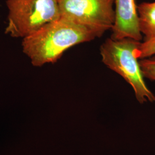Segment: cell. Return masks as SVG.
I'll list each match as a JSON object with an SVG mask.
<instances>
[{
  "label": "cell",
  "mask_w": 155,
  "mask_h": 155,
  "mask_svg": "<svg viewBox=\"0 0 155 155\" xmlns=\"http://www.w3.org/2000/svg\"><path fill=\"white\" fill-rule=\"evenodd\" d=\"M61 17L81 25L97 38L111 30L115 20L114 0H58Z\"/></svg>",
  "instance_id": "cell-4"
},
{
  "label": "cell",
  "mask_w": 155,
  "mask_h": 155,
  "mask_svg": "<svg viewBox=\"0 0 155 155\" xmlns=\"http://www.w3.org/2000/svg\"><path fill=\"white\" fill-rule=\"evenodd\" d=\"M155 55V38L144 39L141 43L139 50V59L148 58Z\"/></svg>",
  "instance_id": "cell-8"
},
{
  "label": "cell",
  "mask_w": 155,
  "mask_h": 155,
  "mask_svg": "<svg viewBox=\"0 0 155 155\" xmlns=\"http://www.w3.org/2000/svg\"><path fill=\"white\" fill-rule=\"evenodd\" d=\"M87 28L61 17L22 40V51L34 66L55 63L76 45L97 38Z\"/></svg>",
  "instance_id": "cell-1"
},
{
  "label": "cell",
  "mask_w": 155,
  "mask_h": 155,
  "mask_svg": "<svg viewBox=\"0 0 155 155\" xmlns=\"http://www.w3.org/2000/svg\"><path fill=\"white\" fill-rule=\"evenodd\" d=\"M139 28L144 39L155 38V2H143L137 6Z\"/></svg>",
  "instance_id": "cell-6"
},
{
  "label": "cell",
  "mask_w": 155,
  "mask_h": 155,
  "mask_svg": "<svg viewBox=\"0 0 155 155\" xmlns=\"http://www.w3.org/2000/svg\"><path fill=\"white\" fill-rule=\"evenodd\" d=\"M141 42L130 38H108L101 45L102 61L121 76L132 87L140 104L155 101V95L147 87L141 69L139 50Z\"/></svg>",
  "instance_id": "cell-2"
},
{
  "label": "cell",
  "mask_w": 155,
  "mask_h": 155,
  "mask_svg": "<svg viewBox=\"0 0 155 155\" xmlns=\"http://www.w3.org/2000/svg\"><path fill=\"white\" fill-rule=\"evenodd\" d=\"M115 20L111 29V38L116 40L143 39L139 28L137 6L135 0H114Z\"/></svg>",
  "instance_id": "cell-5"
},
{
  "label": "cell",
  "mask_w": 155,
  "mask_h": 155,
  "mask_svg": "<svg viewBox=\"0 0 155 155\" xmlns=\"http://www.w3.org/2000/svg\"><path fill=\"white\" fill-rule=\"evenodd\" d=\"M139 61L144 78L155 81V56L143 59Z\"/></svg>",
  "instance_id": "cell-7"
},
{
  "label": "cell",
  "mask_w": 155,
  "mask_h": 155,
  "mask_svg": "<svg viewBox=\"0 0 155 155\" xmlns=\"http://www.w3.org/2000/svg\"><path fill=\"white\" fill-rule=\"evenodd\" d=\"M6 5L5 33L13 38L24 39L61 17L58 0H7Z\"/></svg>",
  "instance_id": "cell-3"
}]
</instances>
